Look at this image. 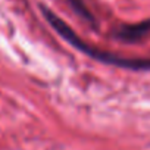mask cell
<instances>
[{"instance_id": "cell-3", "label": "cell", "mask_w": 150, "mask_h": 150, "mask_svg": "<svg viewBox=\"0 0 150 150\" xmlns=\"http://www.w3.org/2000/svg\"><path fill=\"white\" fill-rule=\"evenodd\" d=\"M66 2L71 5V8L75 11V13L77 15H80L84 21H87L90 25H96V21H94V16H93V13L88 11V8L84 5V2L83 0H66Z\"/></svg>"}, {"instance_id": "cell-2", "label": "cell", "mask_w": 150, "mask_h": 150, "mask_svg": "<svg viewBox=\"0 0 150 150\" xmlns=\"http://www.w3.org/2000/svg\"><path fill=\"white\" fill-rule=\"evenodd\" d=\"M150 31V19L132 25H124L116 31V37L124 41H135Z\"/></svg>"}, {"instance_id": "cell-1", "label": "cell", "mask_w": 150, "mask_h": 150, "mask_svg": "<svg viewBox=\"0 0 150 150\" xmlns=\"http://www.w3.org/2000/svg\"><path fill=\"white\" fill-rule=\"evenodd\" d=\"M43 16L46 18V21L49 22V25L63 38L66 40L72 47H75L77 50H80L81 53L90 56L94 60H99L102 63L106 65H112V66H118V68H125V69H132V71H150V59L146 57H125V56H119L106 50H100L88 43H86L77 33H75L63 19H60L56 13H53L49 8L46 6H40Z\"/></svg>"}]
</instances>
